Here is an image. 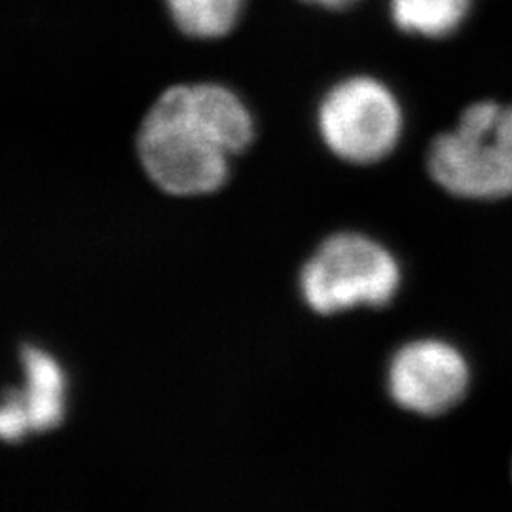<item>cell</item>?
Here are the masks:
<instances>
[{"label":"cell","mask_w":512,"mask_h":512,"mask_svg":"<svg viewBox=\"0 0 512 512\" xmlns=\"http://www.w3.org/2000/svg\"><path fill=\"white\" fill-rule=\"evenodd\" d=\"M317 126L332 154L349 164H376L389 156L403 133V110L382 80L353 74L323 95Z\"/></svg>","instance_id":"obj_4"},{"label":"cell","mask_w":512,"mask_h":512,"mask_svg":"<svg viewBox=\"0 0 512 512\" xmlns=\"http://www.w3.org/2000/svg\"><path fill=\"white\" fill-rule=\"evenodd\" d=\"M401 270L393 255L361 234H336L321 243L300 272L311 310L334 315L357 306L380 308L393 300Z\"/></svg>","instance_id":"obj_3"},{"label":"cell","mask_w":512,"mask_h":512,"mask_svg":"<svg viewBox=\"0 0 512 512\" xmlns=\"http://www.w3.org/2000/svg\"><path fill=\"white\" fill-rule=\"evenodd\" d=\"M433 181L467 200L512 196V105L478 101L458 126L440 133L427 154Z\"/></svg>","instance_id":"obj_2"},{"label":"cell","mask_w":512,"mask_h":512,"mask_svg":"<svg viewBox=\"0 0 512 512\" xmlns=\"http://www.w3.org/2000/svg\"><path fill=\"white\" fill-rule=\"evenodd\" d=\"M471 4L473 0H389V14L406 35L444 38L463 25Z\"/></svg>","instance_id":"obj_7"},{"label":"cell","mask_w":512,"mask_h":512,"mask_svg":"<svg viewBox=\"0 0 512 512\" xmlns=\"http://www.w3.org/2000/svg\"><path fill=\"white\" fill-rule=\"evenodd\" d=\"M173 25L184 37L219 40L228 37L243 14L245 0H162Z\"/></svg>","instance_id":"obj_8"},{"label":"cell","mask_w":512,"mask_h":512,"mask_svg":"<svg viewBox=\"0 0 512 512\" xmlns=\"http://www.w3.org/2000/svg\"><path fill=\"white\" fill-rule=\"evenodd\" d=\"M21 366L25 376L23 391L8 389L27 420L31 433L55 429L65 412V374L52 355L42 349H21Z\"/></svg>","instance_id":"obj_6"},{"label":"cell","mask_w":512,"mask_h":512,"mask_svg":"<svg viewBox=\"0 0 512 512\" xmlns=\"http://www.w3.org/2000/svg\"><path fill=\"white\" fill-rule=\"evenodd\" d=\"M469 366L458 349L440 340H420L399 349L387 370L395 403L420 416H440L461 403L469 389Z\"/></svg>","instance_id":"obj_5"},{"label":"cell","mask_w":512,"mask_h":512,"mask_svg":"<svg viewBox=\"0 0 512 512\" xmlns=\"http://www.w3.org/2000/svg\"><path fill=\"white\" fill-rule=\"evenodd\" d=\"M306 4H313V6H321L325 10H346L349 6L357 4L359 0H302Z\"/></svg>","instance_id":"obj_9"},{"label":"cell","mask_w":512,"mask_h":512,"mask_svg":"<svg viewBox=\"0 0 512 512\" xmlns=\"http://www.w3.org/2000/svg\"><path fill=\"white\" fill-rule=\"evenodd\" d=\"M255 139V120L238 93L217 82L177 84L158 95L137 133L150 181L173 196L213 194L230 156Z\"/></svg>","instance_id":"obj_1"}]
</instances>
